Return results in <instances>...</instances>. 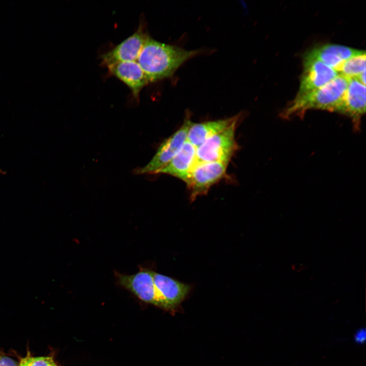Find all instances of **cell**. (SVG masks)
I'll return each instance as SVG.
<instances>
[{
  "instance_id": "1",
  "label": "cell",
  "mask_w": 366,
  "mask_h": 366,
  "mask_svg": "<svg viewBox=\"0 0 366 366\" xmlns=\"http://www.w3.org/2000/svg\"><path fill=\"white\" fill-rule=\"evenodd\" d=\"M199 53V50H186L148 37L137 62L148 82H154L171 76L182 64Z\"/></svg>"
},
{
  "instance_id": "2",
  "label": "cell",
  "mask_w": 366,
  "mask_h": 366,
  "mask_svg": "<svg viewBox=\"0 0 366 366\" xmlns=\"http://www.w3.org/2000/svg\"><path fill=\"white\" fill-rule=\"evenodd\" d=\"M348 78L339 74L324 86L309 93L297 95L283 110L282 117L301 116L307 110L319 109L341 112Z\"/></svg>"
},
{
  "instance_id": "3",
  "label": "cell",
  "mask_w": 366,
  "mask_h": 366,
  "mask_svg": "<svg viewBox=\"0 0 366 366\" xmlns=\"http://www.w3.org/2000/svg\"><path fill=\"white\" fill-rule=\"evenodd\" d=\"M238 119L223 131L206 140L197 148V161L229 163L238 147L235 134Z\"/></svg>"
},
{
  "instance_id": "4",
  "label": "cell",
  "mask_w": 366,
  "mask_h": 366,
  "mask_svg": "<svg viewBox=\"0 0 366 366\" xmlns=\"http://www.w3.org/2000/svg\"><path fill=\"white\" fill-rule=\"evenodd\" d=\"M228 165L220 162L197 161L186 183L190 191L191 201L206 194L211 186L224 178Z\"/></svg>"
},
{
  "instance_id": "5",
  "label": "cell",
  "mask_w": 366,
  "mask_h": 366,
  "mask_svg": "<svg viewBox=\"0 0 366 366\" xmlns=\"http://www.w3.org/2000/svg\"><path fill=\"white\" fill-rule=\"evenodd\" d=\"M153 277L158 307L175 313L191 290V285L156 271H154Z\"/></svg>"
},
{
  "instance_id": "6",
  "label": "cell",
  "mask_w": 366,
  "mask_h": 366,
  "mask_svg": "<svg viewBox=\"0 0 366 366\" xmlns=\"http://www.w3.org/2000/svg\"><path fill=\"white\" fill-rule=\"evenodd\" d=\"M192 123L190 118L187 117L179 129L161 144L154 156L147 164L136 170V173H156L165 166L178 153L187 140L188 131Z\"/></svg>"
},
{
  "instance_id": "7",
  "label": "cell",
  "mask_w": 366,
  "mask_h": 366,
  "mask_svg": "<svg viewBox=\"0 0 366 366\" xmlns=\"http://www.w3.org/2000/svg\"><path fill=\"white\" fill-rule=\"evenodd\" d=\"M153 270L142 268L132 274L115 273L118 284L140 300L158 307V300L154 282Z\"/></svg>"
},
{
  "instance_id": "8",
  "label": "cell",
  "mask_w": 366,
  "mask_h": 366,
  "mask_svg": "<svg viewBox=\"0 0 366 366\" xmlns=\"http://www.w3.org/2000/svg\"><path fill=\"white\" fill-rule=\"evenodd\" d=\"M339 75L334 69L317 59L304 57V70L297 95H301L324 86Z\"/></svg>"
},
{
  "instance_id": "9",
  "label": "cell",
  "mask_w": 366,
  "mask_h": 366,
  "mask_svg": "<svg viewBox=\"0 0 366 366\" xmlns=\"http://www.w3.org/2000/svg\"><path fill=\"white\" fill-rule=\"evenodd\" d=\"M148 37L142 27H139L132 35L104 53L102 56L103 64L108 67L121 62L137 61Z\"/></svg>"
},
{
  "instance_id": "10",
  "label": "cell",
  "mask_w": 366,
  "mask_h": 366,
  "mask_svg": "<svg viewBox=\"0 0 366 366\" xmlns=\"http://www.w3.org/2000/svg\"><path fill=\"white\" fill-rule=\"evenodd\" d=\"M365 113V85L355 78H348V84L341 114L348 116L355 130H359L361 119Z\"/></svg>"
},
{
  "instance_id": "11",
  "label": "cell",
  "mask_w": 366,
  "mask_h": 366,
  "mask_svg": "<svg viewBox=\"0 0 366 366\" xmlns=\"http://www.w3.org/2000/svg\"><path fill=\"white\" fill-rule=\"evenodd\" d=\"M197 147L187 140L172 159L156 173H163L175 177L185 183L193 168L197 162Z\"/></svg>"
},
{
  "instance_id": "12",
  "label": "cell",
  "mask_w": 366,
  "mask_h": 366,
  "mask_svg": "<svg viewBox=\"0 0 366 366\" xmlns=\"http://www.w3.org/2000/svg\"><path fill=\"white\" fill-rule=\"evenodd\" d=\"M107 68L111 74L130 88L135 98H138L140 91L149 83L137 61L118 63Z\"/></svg>"
},
{
  "instance_id": "13",
  "label": "cell",
  "mask_w": 366,
  "mask_h": 366,
  "mask_svg": "<svg viewBox=\"0 0 366 366\" xmlns=\"http://www.w3.org/2000/svg\"><path fill=\"white\" fill-rule=\"evenodd\" d=\"M362 52L343 45L327 44L314 48L305 57L318 59L338 72L344 62Z\"/></svg>"
},
{
  "instance_id": "14",
  "label": "cell",
  "mask_w": 366,
  "mask_h": 366,
  "mask_svg": "<svg viewBox=\"0 0 366 366\" xmlns=\"http://www.w3.org/2000/svg\"><path fill=\"white\" fill-rule=\"evenodd\" d=\"M239 118V115H237L225 119L203 123L192 122L188 131L187 140L197 148L206 140L223 131Z\"/></svg>"
},
{
  "instance_id": "15",
  "label": "cell",
  "mask_w": 366,
  "mask_h": 366,
  "mask_svg": "<svg viewBox=\"0 0 366 366\" xmlns=\"http://www.w3.org/2000/svg\"><path fill=\"white\" fill-rule=\"evenodd\" d=\"M365 72V53L355 55L343 63L338 73L348 78H357L361 74Z\"/></svg>"
},
{
  "instance_id": "16",
  "label": "cell",
  "mask_w": 366,
  "mask_h": 366,
  "mask_svg": "<svg viewBox=\"0 0 366 366\" xmlns=\"http://www.w3.org/2000/svg\"><path fill=\"white\" fill-rule=\"evenodd\" d=\"M18 366H58L49 356L32 357L27 355L21 359Z\"/></svg>"
},
{
  "instance_id": "17",
  "label": "cell",
  "mask_w": 366,
  "mask_h": 366,
  "mask_svg": "<svg viewBox=\"0 0 366 366\" xmlns=\"http://www.w3.org/2000/svg\"><path fill=\"white\" fill-rule=\"evenodd\" d=\"M18 364L11 358L0 355V366H18Z\"/></svg>"
},
{
  "instance_id": "18",
  "label": "cell",
  "mask_w": 366,
  "mask_h": 366,
  "mask_svg": "<svg viewBox=\"0 0 366 366\" xmlns=\"http://www.w3.org/2000/svg\"><path fill=\"white\" fill-rule=\"evenodd\" d=\"M366 332L364 329L358 330L354 335L355 341L358 343H362L365 341Z\"/></svg>"
}]
</instances>
